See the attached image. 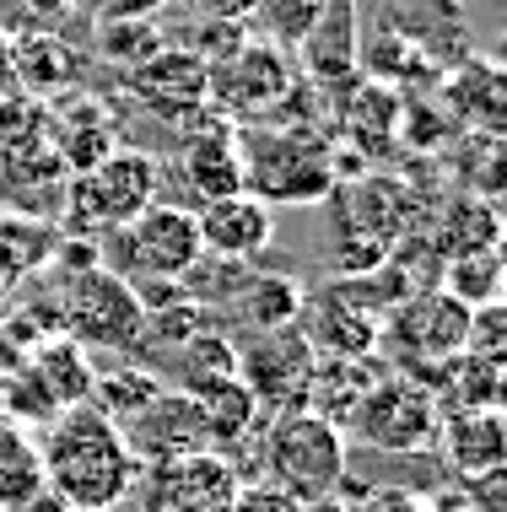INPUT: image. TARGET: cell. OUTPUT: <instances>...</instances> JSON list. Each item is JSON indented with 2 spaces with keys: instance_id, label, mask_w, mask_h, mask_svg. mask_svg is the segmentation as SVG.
I'll list each match as a JSON object with an SVG mask.
<instances>
[{
  "instance_id": "d6a6232c",
  "label": "cell",
  "mask_w": 507,
  "mask_h": 512,
  "mask_svg": "<svg viewBox=\"0 0 507 512\" xmlns=\"http://www.w3.org/2000/svg\"><path fill=\"white\" fill-rule=\"evenodd\" d=\"M200 22H232V27H249L259 0H189Z\"/></svg>"
},
{
  "instance_id": "8992f818",
  "label": "cell",
  "mask_w": 507,
  "mask_h": 512,
  "mask_svg": "<svg viewBox=\"0 0 507 512\" xmlns=\"http://www.w3.org/2000/svg\"><path fill=\"white\" fill-rule=\"evenodd\" d=\"M162 200V162L135 146L108 151L92 173H71V216L87 227H130L146 205Z\"/></svg>"
},
{
  "instance_id": "3957f363",
  "label": "cell",
  "mask_w": 507,
  "mask_h": 512,
  "mask_svg": "<svg viewBox=\"0 0 507 512\" xmlns=\"http://www.w3.org/2000/svg\"><path fill=\"white\" fill-rule=\"evenodd\" d=\"M243 151V189L265 205H313L335 195L330 146L313 141L308 130H249L238 135Z\"/></svg>"
},
{
  "instance_id": "4fadbf2b",
  "label": "cell",
  "mask_w": 507,
  "mask_h": 512,
  "mask_svg": "<svg viewBox=\"0 0 507 512\" xmlns=\"http://www.w3.org/2000/svg\"><path fill=\"white\" fill-rule=\"evenodd\" d=\"M119 432H125V448L135 453V464H162V459H184V453L211 448V442H205L200 405L184 389H162L152 405L141 415H130Z\"/></svg>"
},
{
  "instance_id": "5b68a950",
  "label": "cell",
  "mask_w": 507,
  "mask_h": 512,
  "mask_svg": "<svg viewBox=\"0 0 507 512\" xmlns=\"http://www.w3.org/2000/svg\"><path fill=\"white\" fill-rule=\"evenodd\" d=\"M437 426H443L437 394L427 383L394 372V378H378L362 394V405L351 410V421L340 432L351 442H362V448H378V453H421L437 442Z\"/></svg>"
},
{
  "instance_id": "d590c367",
  "label": "cell",
  "mask_w": 507,
  "mask_h": 512,
  "mask_svg": "<svg viewBox=\"0 0 507 512\" xmlns=\"http://www.w3.org/2000/svg\"><path fill=\"white\" fill-rule=\"evenodd\" d=\"M362 512H427V507H421L416 496H405V491H378V496H367Z\"/></svg>"
},
{
  "instance_id": "ffe728a7",
  "label": "cell",
  "mask_w": 507,
  "mask_h": 512,
  "mask_svg": "<svg viewBox=\"0 0 507 512\" xmlns=\"http://www.w3.org/2000/svg\"><path fill=\"white\" fill-rule=\"evenodd\" d=\"M383 378L373 356H319L313 367V389H308V410H319L324 421L346 426L351 410L362 405V394Z\"/></svg>"
},
{
  "instance_id": "836d02e7",
  "label": "cell",
  "mask_w": 507,
  "mask_h": 512,
  "mask_svg": "<svg viewBox=\"0 0 507 512\" xmlns=\"http://www.w3.org/2000/svg\"><path fill=\"white\" fill-rule=\"evenodd\" d=\"M502 486H507V464L486 469V475H475V480H464V496L475 502V512H502Z\"/></svg>"
},
{
  "instance_id": "cb8c5ba5",
  "label": "cell",
  "mask_w": 507,
  "mask_h": 512,
  "mask_svg": "<svg viewBox=\"0 0 507 512\" xmlns=\"http://www.w3.org/2000/svg\"><path fill=\"white\" fill-rule=\"evenodd\" d=\"M437 243H443V259H454V254H475V248H502L497 205L481 200V195L454 200V205H448V216H443V232H437Z\"/></svg>"
},
{
  "instance_id": "44dd1931",
  "label": "cell",
  "mask_w": 507,
  "mask_h": 512,
  "mask_svg": "<svg viewBox=\"0 0 507 512\" xmlns=\"http://www.w3.org/2000/svg\"><path fill=\"white\" fill-rule=\"evenodd\" d=\"M238 318L254 329V335H270V329H286L303 318V302H308V286L297 275H281V270H249V281L238 286Z\"/></svg>"
},
{
  "instance_id": "f546056e",
  "label": "cell",
  "mask_w": 507,
  "mask_h": 512,
  "mask_svg": "<svg viewBox=\"0 0 507 512\" xmlns=\"http://www.w3.org/2000/svg\"><path fill=\"white\" fill-rule=\"evenodd\" d=\"M243 38H249V27H232V22H195L189 27V38H184V49H195L205 65H222V60H232V54L243 49Z\"/></svg>"
},
{
  "instance_id": "e0dca14e",
  "label": "cell",
  "mask_w": 507,
  "mask_h": 512,
  "mask_svg": "<svg viewBox=\"0 0 507 512\" xmlns=\"http://www.w3.org/2000/svg\"><path fill=\"white\" fill-rule=\"evenodd\" d=\"M184 394L200 405L205 442L232 459V448H238V442L254 432V421H259V405H254V394L243 389V378H238V372H222V378H195V383H184Z\"/></svg>"
},
{
  "instance_id": "ab89813d",
  "label": "cell",
  "mask_w": 507,
  "mask_h": 512,
  "mask_svg": "<svg viewBox=\"0 0 507 512\" xmlns=\"http://www.w3.org/2000/svg\"><path fill=\"white\" fill-rule=\"evenodd\" d=\"M65 512H114V507H65Z\"/></svg>"
},
{
  "instance_id": "30bf717a",
  "label": "cell",
  "mask_w": 507,
  "mask_h": 512,
  "mask_svg": "<svg viewBox=\"0 0 507 512\" xmlns=\"http://www.w3.org/2000/svg\"><path fill=\"white\" fill-rule=\"evenodd\" d=\"M184 146H178V184H184V195L200 205L211 200H227L243 189V151H238V130H232L227 114H216L211 103L189 108L184 119Z\"/></svg>"
},
{
  "instance_id": "484cf974",
  "label": "cell",
  "mask_w": 507,
  "mask_h": 512,
  "mask_svg": "<svg viewBox=\"0 0 507 512\" xmlns=\"http://www.w3.org/2000/svg\"><path fill=\"white\" fill-rule=\"evenodd\" d=\"M162 394V378L146 367H119V372H103V378H92V410H103L114 426H125L130 415H141L152 399Z\"/></svg>"
},
{
  "instance_id": "277c9868",
  "label": "cell",
  "mask_w": 507,
  "mask_h": 512,
  "mask_svg": "<svg viewBox=\"0 0 507 512\" xmlns=\"http://www.w3.org/2000/svg\"><path fill=\"white\" fill-rule=\"evenodd\" d=\"M60 335L81 351H135L146 345V308L114 270H81L60 281Z\"/></svg>"
},
{
  "instance_id": "4316f807",
  "label": "cell",
  "mask_w": 507,
  "mask_h": 512,
  "mask_svg": "<svg viewBox=\"0 0 507 512\" xmlns=\"http://www.w3.org/2000/svg\"><path fill=\"white\" fill-rule=\"evenodd\" d=\"M98 54L119 71H135L141 60H152L162 49V33H157V17H130V22H98Z\"/></svg>"
},
{
  "instance_id": "f35d334b",
  "label": "cell",
  "mask_w": 507,
  "mask_h": 512,
  "mask_svg": "<svg viewBox=\"0 0 507 512\" xmlns=\"http://www.w3.org/2000/svg\"><path fill=\"white\" fill-rule=\"evenodd\" d=\"M303 512H351L346 502H340V496H324V502H308Z\"/></svg>"
},
{
  "instance_id": "2e32d148",
  "label": "cell",
  "mask_w": 507,
  "mask_h": 512,
  "mask_svg": "<svg viewBox=\"0 0 507 512\" xmlns=\"http://www.w3.org/2000/svg\"><path fill=\"white\" fill-rule=\"evenodd\" d=\"M437 448H443V464L454 469L459 480H475L486 469L507 464V426L502 410H448L443 426H437Z\"/></svg>"
},
{
  "instance_id": "7402d4cb",
  "label": "cell",
  "mask_w": 507,
  "mask_h": 512,
  "mask_svg": "<svg viewBox=\"0 0 507 512\" xmlns=\"http://www.w3.org/2000/svg\"><path fill=\"white\" fill-rule=\"evenodd\" d=\"M33 378H38V389L49 394L54 410H71V405H87L92 399V378H98V372H92L87 351H81L76 340L54 335L33 351Z\"/></svg>"
},
{
  "instance_id": "1f68e13d",
  "label": "cell",
  "mask_w": 507,
  "mask_h": 512,
  "mask_svg": "<svg viewBox=\"0 0 507 512\" xmlns=\"http://www.w3.org/2000/svg\"><path fill=\"white\" fill-rule=\"evenodd\" d=\"M227 512H303V502H297V496H286L281 486H270V480H254V486L243 480Z\"/></svg>"
},
{
  "instance_id": "ac0fdd59",
  "label": "cell",
  "mask_w": 507,
  "mask_h": 512,
  "mask_svg": "<svg viewBox=\"0 0 507 512\" xmlns=\"http://www.w3.org/2000/svg\"><path fill=\"white\" fill-rule=\"evenodd\" d=\"M303 318H308L303 335L319 356H373L378 351V318L351 308L346 297L330 292V286L303 302Z\"/></svg>"
},
{
  "instance_id": "ba28073f",
  "label": "cell",
  "mask_w": 507,
  "mask_h": 512,
  "mask_svg": "<svg viewBox=\"0 0 507 512\" xmlns=\"http://www.w3.org/2000/svg\"><path fill=\"white\" fill-rule=\"evenodd\" d=\"M297 71L292 49L270 44V38H243V49L222 60L211 71V103L216 114H227L232 124L238 119H259V114H276V108L297 92Z\"/></svg>"
},
{
  "instance_id": "5bb4252c",
  "label": "cell",
  "mask_w": 507,
  "mask_h": 512,
  "mask_svg": "<svg viewBox=\"0 0 507 512\" xmlns=\"http://www.w3.org/2000/svg\"><path fill=\"white\" fill-rule=\"evenodd\" d=\"M125 87L146 108H157V114L184 119L189 108H200L211 98V65L184 44H162L152 60H141L135 71H125Z\"/></svg>"
},
{
  "instance_id": "8fae6325",
  "label": "cell",
  "mask_w": 507,
  "mask_h": 512,
  "mask_svg": "<svg viewBox=\"0 0 507 512\" xmlns=\"http://www.w3.org/2000/svg\"><path fill=\"white\" fill-rule=\"evenodd\" d=\"M464 324H470V308H459V302L448 292H437V286H421V292H410L400 302V308L383 313V335L400 345L405 372L459 356L464 351Z\"/></svg>"
},
{
  "instance_id": "d6986e66",
  "label": "cell",
  "mask_w": 507,
  "mask_h": 512,
  "mask_svg": "<svg viewBox=\"0 0 507 512\" xmlns=\"http://www.w3.org/2000/svg\"><path fill=\"white\" fill-rule=\"evenodd\" d=\"M11 44V71H17V92L27 98H60V92L76 87V49L65 44L60 33H44V27H33V33L22 38H6Z\"/></svg>"
},
{
  "instance_id": "74e56055",
  "label": "cell",
  "mask_w": 507,
  "mask_h": 512,
  "mask_svg": "<svg viewBox=\"0 0 507 512\" xmlns=\"http://www.w3.org/2000/svg\"><path fill=\"white\" fill-rule=\"evenodd\" d=\"M11 92H17V71H11V44L0 33V98H11Z\"/></svg>"
},
{
  "instance_id": "9c48e42d",
  "label": "cell",
  "mask_w": 507,
  "mask_h": 512,
  "mask_svg": "<svg viewBox=\"0 0 507 512\" xmlns=\"http://www.w3.org/2000/svg\"><path fill=\"white\" fill-rule=\"evenodd\" d=\"M313 367H319V351L308 345L303 324L270 329V335H254L249 345H238V378L265 415L303 410L313 389Z\"/></svg>"
},
{
  "instance_id": "4dcf8cb0",
  "label": "cell",
  "mask_w": 507,
  "mask_h": 512,
  "mask_svg": "<svg viewBox=\"0 0 507 512\" xmlns=\"http://www.w3.org/2000/svg\"><path fill=\"white\" fill-rule=\"evenodd\" d=\"M44 496V475H38V459H17L0 464V512H22Z\"/></svg>"
},
{
  "instance_id": "52a82bcc",
  "label": "cell",
  "mask_w": 507,
  "mask_h": 512,
  "mask_svg": "<svg viewBox=\"0 0 507 512\" xmlns=\"http://www.w3.org/2000/svg\"><path fill=\"white\" fill-rule=\"evenodd\" d=\"M238 486H243L238 459L200 448V453H184V459L141 464L130 491L141 502V512H227Z\"/></svg>"
},
{
  "instance_id": "8d00e7d4",
  "label": "cell",
  "mask_w": 507,
  "mask_h": 512,
  "mask_svg": "<svg viewBox=\"0 0 507 512\" xmlns=\"http://www.w3.org/2000/svg\"><path fill=\"white\" fill-rule=\"evenodd\" d=\"M17 459H33V448H27L17 426H0V464H17Z\"/></svg>"
},
{
  "instance_id": "6da1fadb",
  "label": "cell",
  "mask_w": 507,
  "mask_h": 512,
  "mask_svg": "<svg viewBox=\"0 0 507 512\" xmlns=\"http://www.w3.org/2000/svg\"><path fill=\"white\" fill-rule=\"evenodd\" d=\"M38 475L65 507H119L141 475V464L125 448V432L103 410L71 405L54 415Z\"/></svg>"
},
{
  "instance_id": "9a60e30c",
  "label": "cell",
  "mask_w": 507,
  "mask_h": 512,
  "mask_svg": "<svg viewBox=\"0 0 507 512\" xmlns=\"http://www.w3.org/2000/svg\"><path fill=\"white\" fill-rule=\"evenodd\" d=\"M195 221H200L205 254H216V259H243V265H249L254 254H265L270 238H276V211H270L265 200H254L249 189H238V195H227V200L200 205Z\"/></svg>"
},
{
  "instance_id": "f1b7e54d",
  "label": "cell",
  "mask_w": 507,
  "mask_h": 512,
  "mask_svg": "<svg viewBox=\"0 0 507 512\" xmlns=\"http://www.w3.org/2000/svg\"><path fill=\"white\" fill-rule=\"evenodd\" d=\"M502 335H507L502 302L470 308V324H464V356H481V362H497L502 367Z\"/></svg>"
},
{
  "instance_id": "d4e9b609",
  "label": "cell",
  "mask_w": 507,
  "mask_h": 512,
  "mask_svg": "<svg viewBox=\"0 0 507 512\" xmlns=\"http://www.w3.org/2000/svg\"><path fill=\"white\" fill-rule=\"evenodd\" d=\"M38 151H54L49 146V108L38 98H27V92L0 98V157L22 162V157H38Z\"/></svg>"
},
{
  "instance_id": "83f0119b",
  "label": "cell",
  "mask_w": 507,
  "mask_h": 512,
  "mask_svg": "<svg viewBox=\"0 0 507 512\" xmlns=\"http://www.w3.org/2000/svg\"><path fill=\"white\" fill-rule=\"evenodd\" d=\"M259 22H265V38L281 49H303L313 38V27H319L324 17H330V0H259L254 11Z\"/></svg>"
},
{
  "instance_id": "603a6c76",
  "label": "cell",
  "mask_w": 507,
  "mask_h": 512,
  "mask_svg": "<svg viewBox=\"0 0 507 512\" xmlns=\"http://www.w3.org/2000/svg\"><path fill=\"white\" fill-rule=\"evenodd\" d=\"M437 292H448L459 308L502 302V248H475V254L443 259V281H437Z\"/></svg>"
},
{
  "instance_id": "7c38bea8",
  "label": "cell",
  "mask_w": 507,
  "mask_h": 512,
  "mask_svg": "<svg viewBox=\"0 0 507 512\" xmlns=\"http://www.w3.org/2000/svg\"><path fill=\"white\" fill-rule=\"evenodd\" d=\"M125 248H130L135 281H146V275H152V281H178V275L205 254L195 205H173V200L146 205V211L125 227Z\"/></svg>"
},
{
  "instance_id": "7a4b0ae2",
  "label": "cell",
  "mask_w": 507,
  "mask_h": 512,
  "mask_svg": "<svg viewBox=\"0 0 507 512\" xmlns=\"http://www.w3.org/2000/svg\"><path fill=\"white\" fill-rule=\"evenodd\" d=\"M259 469H265L270 486H281L297 502H324V496L346 491V432L335 421H324L319 410H281L270 415L265 437H259Z\"/></svg>"
},
{
  "instance_id": "e575fe53",
  "label": "cell",
  "mask_w": 507,
  "mask_h": 512,
  "mask_svg": "<svg viewBox=\"0 0 507 512\" xmlns=\"http://www.w3.org/2000/svg\"><path fill=\"white\" fill-rule=\"evenodd\" d=\"M162 0H92L98 22H130V17H157Z\"/></svg>"
}]
</instances>
